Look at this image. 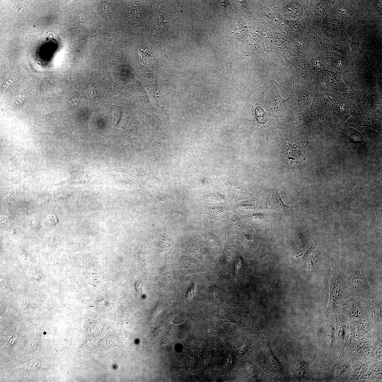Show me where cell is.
<instances>
[{
  "label": "cell",
  "mask_w": 382,
  "mask_h": 382,
  "mask_svg": "<svg viewBox=\"0 0 382 382\" xmlns=\"http://www.w3.org/2000/svg\"><path fill=\"white\" fill-rule=\"evenodd\" d=\"M346 278L350 291L356 296H372L371 289L362 267L359 265L349 266Z\"/></svg>",
  "instance_id": "6da1fadb"
},
{
  "label": "cell",
  "mask_w": 382,
  "mask_h": 382,
  "mask_svg": "<svg viewBox=\"0 0 382 382\" xmlns=\"http://www.w3.org/2000/svg\"><path fill=\"white\" fill-rule=\"evenodd\" d=\"M349 289L345 276L340 273L335 271L330 281V297L328 310H334L345 296H346Z\"/></svg>",
  "instance_id": "7a4b0ae2"
},
{
  "label": "cell",
  "mask_w": 382,
  "mask_h": 382,
  "mask_svg": "<svg viewBox=\"0 0 382 382\" xmlns=\"http://www.w3.org/2000/svg\"><path fill=\"white\" fill-rule=\"evenodd\" d=\"M278 84L276 82L272 80L270 82L269 85L266 88L264 91V95L266 98L265 104L267 107L270 108L279 104L283 102V100L280 97L279 93L277 89Z\"/></svg>",
  "instance_id": "3957f363"
},
{
  "label": "cell",
  "mask_w": 382,
  "mask_h": 382,
  "mask_svg": "<svg viewBox=\"0 0 382 382\" xmlns=\"http://www.w3.org/2000/svg\"><path fill=\"white\" fill-rule=\"evenodd\" d=\"M268 206L269 209L274 210L282 215L289 216L290 214L289 207L286 205L283 202L276 190L274 189L273 190Z\"/></svg>",
  "instance_id": "277c9868"
},
{
  "label": "cell",
  "mask_w": 382,
  "mask_h": 382,
  "mask_svg": "<svg viewBox=\"0 0 382 382\" xmlns=\"http://www.w3.org/2000/svg\"><path fill=\"white\" fill-rule=\"evenodd\" d=\"M172 274L170 269L164 267L159 270L157 282L163 286H167L172 280Z\"/></svg>",
  "instance_id": "5b68a950"
},
{
  "label": "cell",
  "mask_w": 382,
  "mask_h": 382,
  "mask_svg": "<svg viewBox=\"0 0 382 382\" xmlns=\"http://www.w3.org/2000/svg\"><path fill=\"white\" fill-rule=\"evenodd\" d=\"M41 363L36 360H33L24 364L20 368V370L22 372L29 373L36 371L40 367Z\"/></svg>",
  "instance_id": "8992f818"
},
{
  "label": "cell",
  "mask_w": 382,
  "mask_h": 382,
  "mask_svg": "<svg viewBox=\"0 0 382 382\" xmlns=\"http://www.w3.org/2000/svg\"><path fill=\"white\" fill-rule=\"evenodd\" d=\"M256 107L255 110L256 120H257L258 123L263 124L267 122V116H261L260 115H265V113L261 107Z\"/></svg>",
  "instance_id": "52a82bcc"
},
{
  "label": "cell",
  "mask_w": 382,
  "mask_h": 382,
  "mask_svg": "<svg viewBox=\"0 0 382 382\" xmlns=\"http://www.w3.org/2000/svg\"><path fill=\"white\" fill-rule=\"evenodd\" d=\"M24 99V97L22 96H17L13 98L11 100V102L13 104L19 105L21 104Z\"/></svg>",
  "instance_id": "ba28073f"
},
{
  "label": "cell",
  "mask_w": 382,
  "mask_h": 382,
  "mask_svg": "<svg viewBox=\"0 0 382 382\" xmlns=\"http://www.w3.org/2000/svg\"><path fill=\"white\" fill-rule=\"evenodd\" d=\"M112 116L113 120L116 125L117 124L119 121L121 117V113L119 111L115 110L113 112Z\"/></svg>",
  "instance_id": "9c48e42d"
},
{
  "label": "cell",
  "mask_w": 382,
  "mask_h": 382,
  "mask_svg": "<svg viewBox=\"0 0 382 382\" xmlns=\"http://www.w3.org/2000/svg\"><path fill=\"white\" fill-rule=\"evenodd\" d=\"M139 259L141 261V264L143 266H147V257L145 254L141 253L139 255Z\"/></svg>",
  "instance_id": "30bf717a"
},
{
  "label": "cell",
  "mask_w": 382,
  "mask_h": 382,
  "mask_svg": "<svg viewBox=\"0 0 382 382\" xmlns=\"http://www.w3.org/2000/svg\"><path fill=\"white\" fill-rule=\"evenodd\" d=\"M2 289L5 291H9L10 288L8 286L7 281H3V282H2Z\"/></svg>",
  "instance_id": "8fae6325"
},
{
  "label": "cell",
  "mask_w": 382,
  "mask_h": 382,
  "mask_svg": "<svg viewBox=\"0 0 382 382\" xmlns=\"http://www.w3.org/2000/svg\"><path fill=\"white\" fill-rule=\"evenodd\" d=\"M89 90H90L89 91L90 95L91 96H92L93 98L94 97L95 95H96V87H93V86L89 87Z\"/></svg>",
  "instance_id": "7c38bea8"
},
{
  "label": "cell",
  "mask_w": 382,
  "mask_h": 382,
  "mask_svg": "<svg viewBox=\"0 0 382 382\" xmlns=\"http://www.w3.org/2000/svg\"><path fill=\"white\" fill-rule=\"evenodd\" d=\"M38 275H39V274L36 273V272H33V271L31 272H30V273L29 272V276L30 277V278L32 279H36H36H38V278H39V277H37V276H39Z\"/></svg>",
  "instance_id": "4fadbf2b"
},
{
  "label": "cell",
  "mask_w": 382,
  "mask_h": 382,
  "mask_svg": "<svg viewBox=\"0 0 382 382\" xmlns=\"http://www.w3.org/2000/svg\"><path fill=\"white\" fill-rule=\"evenodd\" d=\"M241 260L238 261V262H237V265L236 267V271H237L239 270V269L241 268Z\"/></svg>",
  "instance_id": "5bb4252c"
}]
</instances>
